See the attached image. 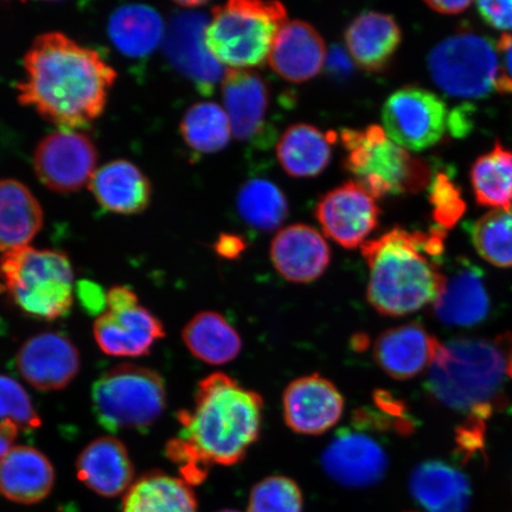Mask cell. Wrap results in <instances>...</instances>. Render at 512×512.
I'll use <instances>...</instances> for the list:
<instances>
[{"label":"cell","mask_w":512,"mask_h":512,"mask_svg":"<svg viewBox=\"0 0 512 512\" xmlns=\"http://www.w3.org/2000/svg\"><path fill=\"white\" fill-rule=\"evenodd\" d=\"M264 401L232 377L216 373L198 383L192 411L178 413L181 435L166 454L189 485L200 484L214 465L232 466L258 441Z\"/></svg>","instance_id":"obj_1"},{"label":"cell","mask_w":512,"mask_h":512,"mask_svg":"<svg viewBox=\"0 0 512 512\" xmlns=\"http://www.w3.org/2000/svg\"><path fill=\"white\" fill-rule=\"evenodd\" d=\"M18 100L66 130L86 127L104 112L117 72L98 51L61 32L37 37L24 57Z\"/></svg>","instance_id":"obj_2"},{"label":"cell","mask_w":512,"mask_h":512,"mask_svg":"<svg viewBox=\"0 0 512 512\" xmlns=\"http://www.w3.org/2000/svg\"><path fill=\"white\" fill-rule=\"evenodd\" d=\"M444 236L439 227L430 234L394 228L364 243L368 302L380 315L403 317L437 302L447 280L439 264Z\"/></svg>","instance_id":"obj_3"},{"label":"cell","mask_w":512,"mask_h":512,"mask_svg":"<svg viewBox=\"0 0 512 512\" xmlns=\"http://www.w3.org/2000/svg\"><path fill=\"white\" fill-rule=\"evenodd\" d=\"M508 380V358L497 337L494 341L457 338L441 344L430 367L427 389L444 406L488 420L497 407H503Z\"/></svg>","instance_id":"obj_4"},{"label":"cell","mask_w":512,"mask_h":512,"mask_svg":"<svg viewBox=\"0 0 512 512\" xmlns=\"http://www.w3.org/2000/svg\"><path fill=\"white\" fill-rule=\"evenodd\" d=\"M0 279L15 304L44 320L67 316L74 303V272L68 256L30 246L3 253Z\"/></svg>","instance_id":"obj_5"},{"label":"cell","mask_w":512,"mask_h":512,"mask_svg":"<svg viewBox=\"0 0 512 512\" xmlns=\"http://www.w3.org/2000/svg\"><path fill=\"white\" fill-rule=\"evenodd\" d=\"M286 22L283 4L232 0L213 10L206 46L222 66L246 70L260 67L268 60L274 38Z\"/></svg>","instance_id":"obj_6"},{"label":"cell","mask_w":512,"mask_h":512,"mask_svg":"<svg viewBox=\"0 0 512 512\" xmlns=\"http://www.w3.org/2000/svg\"><path fill=\"white\" fill-rule=\"evenodd\" d=\"M341 139L347 150L345 169L374 198L415 194L430 183L428 165L393 143L380 126L343 130Z\"/></svg>","instance_id":"obj_7"},{"label":"cell","mask_w":512,"mask_h":512,"mask_svg":"<svg viewBox=\"0 0 512 512\" xmlns=\"http://www.w3.org/2000/svg\"><path fill=\"white\" fill-rule=\"evenodd\" d=\"M435 85L454 98L482 99L491 93L512 94L497 43L472 31H460L435 46L428 56Z\"/></svg>","instance_id":"obj_8"},{"label":"cell","mask_w":512,"mask_h":512,"mask_svg":"<svg viewBox=\"0 0 512 512\" xmlns=\"http://www.w3.org/2000/svg\"><path fill=\"white\" fill-rule=\"evenodd\" d=\"M93 411L106 431L144 433L156 424L166 406V388L157 371L124 363L94 383Z\"/></svg>","instance_id":"obj_9"},{"label":"cell","mask_w":512,"mask_h":512,"mask_svg":"<svg viewBox=\"0 0 512 512\" xmlns=\"http://www.w3.org/2000/svg\"><path fill=\"white\" fill-rule=\"evenodd\" d=\"M383 130L405 150L430 149L443 138L448 114L445 102L427 89L407 86L389 96L382 108Z\"/></svg>","instance_id":"obj_10"},{"label":"cell","mask_w":512,"mask_h":512,"mask_svg":"<svg viewBox=\"0 0 512 512\" xmlns=\"http://www.w3.org/2000/svg\"><path fill=\"white\" fill-rule=\"evenodd\" d=\"M98 152L85 134L70 130L49 134L38 144L34 155L35 171L47 188L74 192L92 181Z\"/></svg>","instance_id":"obj_11"},{"label":"cell","mask_w":512,"mask_h":512,"mask_svg":"<svg viewBox=\"0 0 512 512\" xmlns=\"http://www.w3.org/2000/svg\"><path fill=\"white\" fill-rule=\"evenodd\" d=\"M316 216L326 236L344 248L355 249L379 226L380 208L360 184L349 182L323 197Z\"/></svg>","instance_id":"obj_12"},{"label":"cell","mask_w":512,"mask_h":512,"mask_svg":"<svg viewBox=\"0 0 512 512\" xmlns=\"http://www.w3.org/2000/svg\"><path fill=\"white\" fill-rule=\"evenodd\" d=\"M16 366L30 386L42 392H55L68 387L78 376L80 352L68 337L43 332L22 345Z\"/></svg>","instance_id":"obj_13"},{"label":"cell","mask_w":512,"mask_h":512,"mask_svg":"<svg viewBox=\"0 0 512 512\" xmlns=\"http://www.w3.org/2000/svg\"><path fill=\"white\" fill-rule=\"evenodd\" d=\"M283 406L286 425L293 432L319 435L342 418L344 399L334 383L313 374L288 384Z\"/></svg>","instance_id":"obj_14"},{"label":"cell","mask_w":512,"mask_h":512,"mask_svg":"<svg viewBox=\"0 0 512 512\" xmlns=\"http://www.w3.org/2000/svg\"><path fill=\"white\" fill-rule=\"evenodd\" d=\"M322 464L326 475L336 483L348 488H368L386 476L388 457L368 435L342 432L325 448Z\"/></svg>","instance_id":"obj_15"},{"label":"cell","mask_w":512,"mask_h":512,"mask_svg":"<svg viewBox=\"0 0 512 512\" xmlns=\"http://www.w3.org/2000/svg\"><path fill=\"white\" fill-rule=\"evenodd\" d=\"M94 337L107 355L140 357L150 354L153 345L165 337V329L160 319L137 304L102 312L94 323Z\"/></svg>","instance_id":"obj_16"},{"label":"cell","mask_w":512,"mask_h":512,"mask_svg":"<svg viewBox=\"0 0 512 512\" xmlns=\"http://www.w3.org/2000/svg\"><path fill=\"white\" fill-rule=\"evenodd\" d=\"M441 347L419 323L395 326L376 339L374 357L379 367L394 380H411L431 367Z\"/></svg>","instance_id":"obj_17"},{"label":"cell","mask_w":512,"mask_h":512,"mask_svg":"<svg viewBox=\"0 0 512 512\" xmlns=\"http://www.w3.org/2000/svg\"><path fill=\"white\" fill-rule=\"evenodd\" d=\"M275 270L291 283H312L330 265V248L316 229L294 224L275 236L271 246Z\"/></svg>","instance_id":"obj_18"},{"label":"cell","mask_w":512,"mask_h":512,"mask_svg":"<svg viewBox=\"0 0 512 512\" xmlns=\"http://www.w3.org/2000/svg\"><path fill=\"white\" fill-rule=\"evenodd\" d=\"M208 19L198 12L178 15L166 43L172 62L202 91L211 92L223 74L222 64L217 62L206 46Z\"/></svg>","instance_id":"obj_19"},{"label":"cell","mask_w":512,"mask_h":512,"mask_svg":"<svg viewBox=\"0 0 512 512\" xmlns=\"http://www.w3.org/2000/svg\"><path fill=\"white\" fill-rule=\"evenodd\" d=\"M222 98L233 136L241 142L260 136L270 107V89L261 75L246 69L227 70Z\"/></svg>","instance_id":"obj_20"},{"label":"cell","mask_w":512,"mask_h":512,"mask_svg":"<svg viewBox=\"0 0 512 512\" xmlns=\"http://www.w3.org/2000/svg\"><path fill=\"white\" fill-rule=\"evenodd\" d=\"M325 59V43L318 31L303 21H287L274 38L268 63L280 78L300 83L315 78Z\"/></svg>","instance_id":"obj_21"},{"label":"cell","mask_w":512,"mask_h":512,"mask_svg":"<svg viewBox=\"0 0 512 512\" xmlns=\"http://www.w3.org/2000/svg\"><path fill=\"white\" fill-rule=\"evenodd\" d=\"M76 475L95 494L113 498L126 494L134 467L123 441L101 437L89 443L76 460Z\"/></svg>","instance_id":"obj_22"},{"label":"cell","mask_w":512,"mask_h":512,"mask_svg":"<svg viewBox=\"0 0 512 512\" xmlns=\"http://www.w3.org/2000/svg\"><path fill=\"white\" fill-rule=\"evenodd\" d=\"M53 464L31 446H15L0 460V494L18 504H36L53 491Z\"/></svg>","instance_id":"obj_23"},{"label":"cell","mask_w":512,"mask_h":512,"mask_svg":"<svg viewBox=\"0 0 512 512\" xmlns=\"http://www.w3.org/2000/svg\"><path fill=\"white\" fill-rule=\"evenodd\" d=\"M402 40L401 29L392 16L368 11L356 17L345 31L349 53L367 72L388 66Z\"/></svg>","instance_id":"obj_24"},{"label":"cell","mask_w":512,"mask_h":512,"mask_svg":"<svg viewBox=\"0 0 512 512\" xmlns=\"http://www.w3.org/2000/svg\"><path fill=\"white\" fill-rule=\"evenodd\" d=\"M95 200L115 214L142 213L151 201L149 179L127 160H114L95 172L91 181Z\"/></svg>","instance_id":"obj_25"},{"label":"cell","mask_w":512,"mask_h":512,"mask_svg":"<svg viewBox=\"0 0 512 512\" xmlns=\"http://www.w3.org/2000/svg\"><path fill=\"white\" fill-rule=\"evenodd\" d=\"M409 489L427 512H464L471 498V486L464 473L439 460L416 467Z\"/></svg>","instance_id":"obj_26"},{"label":"cell","mask_w":512,"mask_h":512,"mask_svg":"<svg viewBox=\"0 0 512 512\" xmlns=\"http://www.w3.org/2000/svg\"><path fill=\"white\" fill-rule=\"evenodd\" d=\"M490 299L483 273L465 264L446 280L443 293L434 303L435 316L447 325L472 326L489 315Z\"/></svg>","instance_id":"obj_27"},{"label":"cell","mask_w":512,"mask_h":512,"mask_svg":"<svg viewBox=\"0 0 512 512\" xmlns=\"http://www.w3.org/2000/svg\"><path fill=\"white\" fill-rule=\"evenodd\" d=\"M40 202L21 182L0 181V252L27 247L43 227Z\"/></svg>","instance_id":"obj_28"},{"label":"cell","mask_w":512,"mask_h":512,"mask_svg":"<svg viewBox=\"0 0 512 512\" xmlns=\"http://www.w3.org/2000/svg\"><path fill=\"white\" fill-rule=\"evenodd\" d=\"M336 133H323L315 126L297 124L288 127L277 147L279 163L288 175L313 177L324 171L331 160V144Z\"/></svg>","instance_id":"obj_29"},{"label":"cell","mask_w":512,"mask_h":512,"mask_svg":"<svg viewBox=\"0 0 512 512\" xmlns=\"http://www.w3.org/2000/svg\"><path fill=\"white\" fill-rule=\"evenodd\" d=\"M123 512H198L191 486L164 472L146 473L126 492Z\"/></svg>","instance_id":"obj_30"},{"label":"cell","mask_w":512,"mask_h":512,"mask_svg":"<svg viewBox=\"0 0 512 512\" xmlns=\"http://www.w3.org/2000/svg\"><path fill=\"white\" fill-rule=\"evenodd\" d=\"M182 338L198 360L222 366L235 360L242 350L239 332L220 313H198L184 326Z\"/></svg>","instance_id":"obj_31"},{"label":"cell","mask_w":512,"mask_h":512,"mask_svg":"<svg viewBox=\"0 0 512 512\" xmlns=\"http://www.w3.org/2000/svg\"><path fill=\"white\" fill-rule=\"evenodd\" d=\"M108 34L121 53L130 57H144L151 54L162 41L163 19L149 6L125 5L110 18Z\"/></svg>","instance_id":"obj_32"},{"label":"cell","mask_w":512,"mask_h":512,"mask_svg":"<svg viewBox=\"0 0 512 512\" xmlns=\"http://www.w3.org/2000/svg\"><path fill=\"white\" fill-rule=\"evenodd\" d=\"M470 179L479 206L512 207V152L503 145L497 143L494 149L476 160Z\"/></svg>","instance_id":"obj_33"},{"label":"cell","mask_w":512,"mask_h":512,"mask_svg":"<svg viewBox=\"0 0 512 512\" xmlns=\"http://www.w3.org/2000/svg\"><path fill=\"white\" fill-rule=\"evenodd\" d=\"M181 132L185 143L201 153L221 151L233 134L226 111L214 102L190 107L182 119Z\"/></svg>","instance_id":"obj_34"},{"label":"cell","mask_w":512,"mask_h":512,"mask_svg":"<svg viewBox=\"0 0 512 512\" xmlns=\"http://www.w3.org/2000/svg\"><path fill=\"white\" fill-rule=\"evenodd\" d=\"M238 210L243 221L260 230H273L281 226L288 214L283 191L265 179H253L241 188Z\"/></svg>","instance_id":"obj_35"},{"label":"cell","mask_w":512,"mask_h":512,"mask_svg":"<svg viewBox=\"0 0 512 512\" xmlns=\"http://www.w3.org/2000/svg\"><path fill=\"white\" fill-rule=\"evenodd\" d=\"M471 239L476 251L489 264L512 267V207L494 209L473 223Z\"/></svg>","instance_id":"obj_36"},{"label":"cell","mask_w":512,"mask_h":512,"mask_svg":"<svg viewBox=\"0 0 512 512\" xmlns=\"http://www.w3.org/2000/svg\"><path fill=\"white\" fill-rule=\"evenodd\" d=\"M303 504L302 490L294 480L271 476L254 486L248 512H302Z\"/></svg>","instance_id":"obj_37"},{"label":"cell","mask_w":512,"mask_h":512,"mask_svg":"<svg viewBox=\"0 0 512 512\" xmlns=\"http://www.w3.org/2000/svg\"><path fill=\"white\" fill-rule=\"evenodd\" d=\"M3 421H10L25 432L42 426L27 390L11 377L0 375V422Z\"/></svg>","instance_id":"obj_38"},{"label":"cell","mask_w":512,"mask_h":512,"mask_svg":"<svg viewBox=\"0 0 512 512\" xmlns=\"http://www.w3.org/2000/svg\"><path fill=\"white\" fill-rule=\"evenodd\" d=\"M433 217L441 229H451L465 214L466 203L456 184L439 172L431 185Z\"/></svg>","instance_id":"obj_39"},{"label":"cell","mask_w":512,"mask_h":512,"mask_svg":"<svg viewBox=\"0 0 512 512\" xmlns=\"http://www.w3.org/2000/svg\"><path fill=\"white\" fill-rule=\"evenodd\" d=\"M485 421L476 415H469L464 424L458 427L456 443L458 451L464 457H471L478 451L484 450Z\"/></svg>","instance_id":"obj_40"},{"label":"cell","mask_w":512,"mask_h":512,"mask_svg":"<svg viewBox=\"0 0 512 512\" xmlns=\"http://www.w3.org/2000/svg\"><path fill=\"white\" fill-rule=\"evenodd\" d=\"M476 5L479 15L490 27L512 30V2H478Z\"/></svg>","instance_id":"obj_41"},{"label":"cell","mask_w":512,"mask_h":512,"mask_svg":"<svg viewBox=\"0 0 512 512\" xmlns=\"http://www.w3.org/2000/svg\"><path fill=\"white\" fill-rule=\"evenodd\" d=\"M137 304V294L126 286H115L106 294L107 310H120Z\"/></svg>","instance_id":"obj_42"},{"label":"cell","mask_w":512,"mask_h":512,"mask_svg":"<svg viewBox=\"0 0 512 512\" xmlns=\"http://www.w3.org/2000/svg\"><path fill=\"white\" fill-rule=\"evenodd\" d=\"M246 243L238 236L224 234L215 243V251L217 254L226 259H236L245 251Z\"/></svg>","instance_id":"obj_43"},{"label":"cell","mask_w":512,"mask_h":512,"mask_svg":"<svg viewBox=\"0 0 512 512\" xmlns=\"http://www.w3.org/2000/svg\"><path fill=\"white\" fill-rule=\"evenodd\" d=\"M18 427L10 421L0 422V460L11 450L18 435Z\"/></svg>","instance_id":"obj_44"},{"label":"cell","mask_w":512,"mask_h":512,"mask_svg":"<svg viewBox=\"0 0 512 512\" xmlns=\"http://www.w3.org/2000/svg\"><path fill=\"white\" fill-rule=\"evenodd\" d=\"M499 56H502V68L507 78L512 82V35L504 34L497 43Z\"/></svg>","instance_id":"obj_45"},{"label":"cell","mask_w":512,"mask_h":512,"mask_svg":"<svg viewBox=\"0 0 512 512\" xmlns=\"http://www.w3.org/2000/svg\"><path fill=\"white\" fill-rule=\"evenodd\" d=\"M426 5L433 11L439 12V14L458 15L469 9L472 2H469V0H465V2H439V0H434V2H427Z\"/></svg>","instance_id":"obj_46"},{"label":"cell","mask_w":512,"mask_h":512,"mask_svg":"<svg viewBox=\"0 0 512 512\" xmlns=\"http://www.w3.org/2000/svg\"><path fill=\"white\" fill-rule=\"evenodd\" d=\"M497 338L502 344L505 355H507L512 380V334L511 332H505V334L499 335Z\"/></svg>","instance_id":"obj_47"},{"label":"cell","mask_w":512,"mask_h":512,"mask_svg":"<svg viewBox=\"0 0 512 512\" xmlns=\"http://www.w3.org/2000/svg\"><path fill=\"white\" fill-rule=\"evenodd\" d=\"M219 512H240V511H236V510H222V511H219Z\"/></svg>","instance_id":"obj_48"}]
</instances>
